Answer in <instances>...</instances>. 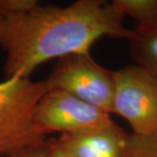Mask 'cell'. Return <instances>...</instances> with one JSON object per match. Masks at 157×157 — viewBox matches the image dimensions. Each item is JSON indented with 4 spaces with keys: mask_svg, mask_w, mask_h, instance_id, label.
Returning a JSON list of instances; mask_svg holds the SVG:
<instances>
[{
    "mask_svg": "<svg viewBox=\"0 0 157 157\" xmlns=\"http://www.w3.org/2000/svg\"><path fill=\"white\" fill-rule=\"evenodd\" d=\"M125 16L104 0H78L67 6L30 0L22 10L0 14V50L5 78H30L52 59L88 52L103 38L129 39Z\"/></svg>",
    "mask_w": 157,
    "mask_h": 157,
    "instance_id": "cell-1",
    "label": "cell"
},
{
    "mask_svg": "<svg viewBox=\"0 0 157 157\" xmlns=\"http://www.w3.org/2000/svg\"><path fill=\"white\" fill-rule=\"evenodd\" d=\"M45 80L48 91L66 92L112 113L114 71L97 63L89 52L73 53L59 59Z\"/></svg>",
    "mask_w": 157,
    "mask_h": 157,
    "instance_id": "cell-3",
    "label": "cell"
},
{
    "mask_svg": "<svg viewBox=\"0 0 157 157\" xmlns=\"http://www.w3.org/2000/svg\"><path fill=\"white\" fill-rule=\"evenodd\" d=\"M129 42L135 64L157 78V17L136 25Z\"/></svg>",
    "mask_w": 157,
    "mask_h": 157,
    "instance_id": "cell-7",
    "label": "cell"
},
{
    "mask_svg": "<svg viewBox=\"0 0 157 157\" xmlns=\"http://www.w3.org/2000/svg\"><path fill=\"white\" fill-rule=\"evenodd\" d=\"M35 121L46 135L72 134L113 124L110 113L60 90H49L39 101Z\"/></svg>",
    "mask_w": 157,
    "mask_h": 157,
    "instance_id": "cell-5",
    "label": "cell"
},
{
    "mask_svg": "<svg viewBox=\"0 0 157 157\" xmlns=\"http://www.w3.org/2000/svg\"><path fill=\"white\" fill-rule=\"evenodd\" d=\"M111 3L125 17L135 19L136 25L157 17V0H113Z\"/></svg>",
    "mask_w": 157,
    "mask_h": 157,
    "instance_id": "cell-8",
    "label": "cell"
},
{
    "mask_svg": "<svg viewBox=\"0 0 157 157\" xmlns=\"http://www.w3.org/2000/svg\"><path fill=\"white\" fill-rule=\"evenodd\" d=\"M48 91L45 80L11 77L0 81V155L45 144L46 134L35 121L39 101Z\"/></svg>",
    "mask_w": 157,
    "mask_h": 157,
    "instance_id": "cell-2",
    "label": "cell"
},
{
    "mask_svg": "<svg viewBox=\"0 0 157 157\" xmlns=\"http://www.w3.org/2000/svg\"><path fill=\"white\" fill-rule=\"evenodd\" d=\"M124 157H157V132L146 135L128 134Z\"/></svg>",
    "mask_w": 157,
    "mask_h": 157,
    "instance_id": "cell-9",
    "label": "cell"
},
{
    "mask_svg": "<svg viewBox=\"0 0 157 157\" xmlns=\"http://www.w3.org/2000/svg\"><path fill=\"white\" fill-rule=\"evenodd\" d=\"M112 113L126 120L135 135L156 133V77L136 64L114 71Z\"/></svg>",
    "mask_w": 157,
    "mask_h": 157,
    "instance_id": "cell-4",
    "label": "cell"
},
{
    "mask_svg": "<svg viewBox=\"0 0 157 157\" xmlns=\"http://www.w3.org/2000/svg\"><path fill=\"white\" fill-rule=\"evenodd\" d=\"M49 153L50 145L49 140H47L43 145L25 148L6 157H48Z\"/></svg>",
    "mask_w": 157,
    "mask_h": 157,
    "instance_id": "cell-10",
    "label": "cell"
},
{
    "mask_svg": "<svg viewBox=\"0 0 157 157\" xmlns=\"http://www.w3.org/2000/svg\"><path fill=\"white\" fill-rule=\"evenodd\" d=\"M128 135L113 122L101 128L61 134L53 140L69 157H124Z\"/></svg>",
    "mask_w": 157,
    "mask_h": 157,
    "instance_id": "cell-6",
    "label": "cell"
},
{
    "mask_svg": "<svg viewBox=\"0 0 157 157\" xmlns=\"http://www.w3.org/2000/svg\"><path fill=\"white\" fill-rule=\"evenodd\" d=\"M49 145H50V153L48 157H69L65 152L62 151L58 147L53 140H49Z\"/></svg>",
    "mask_w": 157,
    "mask_h": 157,
    "instance_id": "cell-11",
    "label": "cell"
}]
</instances>
